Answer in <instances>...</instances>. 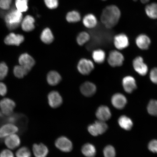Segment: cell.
<instances>
[{"instance_id":"obj_1","label":"cell","mask_w":157,"mask_h":157,"mask_svg":"<svg viewBox=\"0 0 157 157\" xmlns=\"http://www.w3.org/2000/svg\"><path fill=\"white\" fill-rule=\"evenodd\" d=\"M121 15L120 10L117 6H108L104 9L102 12L101 21L106 28L112 29L119 22Z\"/></svg>"},{"instance_id":"obj_2","label":"cell","mask_w":157,"mask_h":157,"mask_svg":"<svg viewBox=\"0 0 157 157\" xmlns=\"http://www.w3.org/2000/svg\"><path fill=\"white\" fill-rule=\"evenodd\" d=\"M23 20L22 13L17 9L12 10L7 13L5 21L8 28L13 30L17 29Z\"/></svg>"},{"instance_id":"obj_3","label":"cell","mask_w":157,"mask_h":157,"mask_svg":"<svg viewBox=\"0 0 157 157\" xmlns=\"http://www.w3.org/2000/svg\"><path fill=\"white\" fill-rule=\"evenodd\" d=\"M124 60V56L118 51L113 50L109 52L108 58V62L112 67H117L122 66Z\"/></svg>"},{"instance_id":"obj_4","label":"cell","mask_w":157,"mask_h":157,"mask_svg":"<svg viewBox=\"0 0 157 157\" xmlns=\"http://www.w3.org/2000/svg\"><path fill=\"white\" fill-rule=\"evenodd\" d=\"M94 68V65L93 62L88 59H82L78 64V71L83 75H88L93 71Z\"/></svg>"},{"instance_id":"obj_5","label":"cell","mask_w":157,"mask_h":157,"mask_svg":"<svg viewBox=\"0 0 157 157\" xmlns=\"http://www.w3.org/2000/svg\"><path fill=\"white\" fill-rule=\"evenodd\" d=\"M133 68L139 75L144 76L148 72V67L144 62L142 57L138 56L133 59L132 62Z\"/></svg>"},{"instance_id":"obj_6","label":"cell","mask_w":157,"mask_h":157,"mask_svg":"<svg viewBox=\"0 0 157 157\" xmlns=\"http://www.w3.org/2000/svg\"><path fill=\"white\" fill-rule=\"evenodd\" d=\"M15 105L14 101L9 98H4L0 101V109L1 112L6 116H10L12 114Z\"/></svg>"},{"instance_id":"obj_7","label":"cell","mask_w":157,"mask_h":157,"mask_svg":"<svg viewBox=\"0 0 157 157\" xmlns=\"http://www.w3.org/2000/svg\"><path fill=\"white\" fill-rule=\"evenodd\" d=\"M114 45L118 50H123L126 48L129 45L128 37L124 33H121L116 35L113 39Z\"/></svg>"},{"instance_id":"obj_8","label":"cell","mask_w":157,"mask_h":157,"mask_svg":"<svg viewBox=\"0 0 157 157\" xmlns=\"http://www.w3.org/2000/svg\"><path fill=\"white\" fill-rule=\"evenodd\" d=\"M55 145L59 150L66 152L71 151L73 147L71 141L65 136L59 137L56 140Z\"/></svg>"},{"instance_id":"obj_9","label":"cell","mask_w":157,"mask_h":157,"mask_svg":"<svg viewBox=\"0 0 157 157\" xmlns=\"http://www.w3.org/2000/svg\"><path fill=\"white\" fill-rule=\"evenodd\" d=\"M122 85L124 91L128 94L132 93L137 87L136 80L131 76H125L122 80Z\"/></svg>"},{"instance_id":"obj_10","label":"cell","mask_w":157,"mask_h":157,"mask_svg":"<svg viewBox=\"0 0 157 157\" xmlns=\"http://www.w3.org/2000/svg\"><path fill=\"white\" fill-rule=\"evenodd\" d=\"M111 102L116 109H123L126 105L127 103V98L123 94L117 93L114 94L111 98Z\"/></svg>"},{"instance_id":"obj_11","label":"cell","mask_w":157,"mask_h":157,"mask_svg":"<svg viewBox=\"0 0 157 157\" xmlns=\"http://www.w3.org/2000/svg\"><path fill=\"white\" fill-rule=\"evenodd\" d=\"M48 100L50 106L55 109L60 107L63 103L62 96L56 91H52L49 93Z\"/></svg>"},{"instance_id":"obj_12","label":"cell","mask_w":157,"mask_h":157,"mask_svg":"<svg viewBox=\"0 0 157 157\" xmlns=\"http://www.w3.org/2000/svg\"><path fill=\"white\" fill-rule=\"evenodd\" d=\"M97 88L95 84L90 82H86L80 87V91L84 96L90 97L93 96L97 92Z\"/></svg>"},{"instance_id":"obj_13","label":"cell","mask_w":157,"mask_h":157,"mask_svg":"<svg viewBox=\"0 0 157 157\" xmlns=\"http://www.w3.org/2000/svg\"><path fill=\"white\" fill-rule=\"evenodd\" d=\"M18 128L13 124H7L0 128V139H3L18 132Z\"/></svg>"},{"instance_id":"obj_14","label":"cell","mask_w":157,"mask_h":157,"mask_svg":"<svg viewBox=\"0 0 157 157\" xmlns=\"http://www.w3.org/2000/svg\"><path fill=\"white\" fill-rule=\"evenodd\" d=\"M19 62L20 65L27 68L30 71L35 63L34 59L27 53L21 55L19 58Z\"/></svg>"},{"instance_id":"obj_15","label":"cell","mask_w":157,"mask_h":157,"mask_svg":"<svg viewBox=\"0 0 157 157\" xmlns=\"http://www.w3.org/2000/svg\"><path fill=\"white\" fill-rule=\"evenodd\" d=\"M96 116L99 121H108L111 117L110 109L106 105L100 106L96 111Z\"/></svg>"},{"instance_id":"obj_16","label":"cell","mask_w":157,"mask_h":157,"mask_svg":"<svg viewBox=\"0 0 157 157\" xmlns=\"http://www.w3.org/2000/svg\"><path fill=\"white\" fill-rule=\"evenodd\" d=\"M137 46L142 50L148 49L151 44V40L148 36L145 34L139 35L135 40Z\"/></svg>"},{"instance_id":"obj_17","label":"cell","mask_w":157,"mask_h":157,"mask_svg":"<svg viewBox=\"0 0 157 157\" xmlns=\"http://www.w3.org/2000/svg\"><path fill=\"white\" fill-rule=\"evenodd\" d=\"M24 39L22 35L11 33L6 37L5 42L7 45L18 46L24 41Z\"/></svg>"},{"instance_id":"obj_18","label":"cell","mask_w":157,"mask_h":157,"mask_svg":"<svg viewBox=\"0 0 157 157\" xmlns=\"http://www.w3.org/2000/svg\"><path fill=\"white\" fill-rule=\"evenodd\" d=\"M21 141L18 135L13 134L7 136L5 140L6 146L11 150H14L21 144Z\"/></svg>"},{"instance_id":"obj_19","label":"cell","mask_w":157,"mask_h":157,"mask_svg":"<svg viewBox=\"0 0 157 157\" xmlns=\"http://www.w3.org/2000/svg\"><path fill=\"white\" fill-rule=\"evenodd\" d=\"M35 20L34 17L28 15L23 19L21 23V28L25 32H30L35 29Z\"/></svg>"},{"instance_id":"obj_20","label":"cell","mask_w":157,"mask_h":157,"mask_svg":"<svg viewBox=\"0 0 157 157\" xmlns=\"http://www.w3.org/2000/svg\"><path fill=\"white\" fill-rule=\"evenodd\" d=\"M33 151L35 157H46L48 153V147L42 143L33 145Z\"/></svg>"},{"instance_id":"obj_21","label":"cell","mask_w":157,"mask_h":157,"mask_svg":"<svg viewBox=\"0 0 157 157\" xmlns=\"http://www.w3.org/2000/svg\"><path fill=\"white\" fill-rule=\"evenodd\" d=\"M62 77L58 72L55 71L49 72L47 76V80L49 85L55 86L58 85L61 81Z\"/></svg>"},{"instance_id":"obj_22","label":"cell","mask_w":157,"mask_h":157,"mask_svg":"<svg viewBox=\"0 0 157 157\" xmlns=\"http://www.w3.org/2000/svg\"><path fill=\"white\" fill-rule=\"evenodd\" d=\"M83 24L88 29H93L97 26L98 20L95 15L89 13L85 16L83 19Z\"/></svg>"},{"instance_id":"obj_23","label":"cell","mask_w":157,"mask_h":157,"mask_svg":"<svg viewBox=\"0 0 157 157\" xmlns=\"http://www.w3.org/2000/svg\"><path fill=\"white\" fill-rule=\"evenodd\" d=\"M40 38L41 41L46 44H52L54 40V36L52 31L48 28H45L43 30Z\"/></svg>"},{"instance_id":"obj_24","label":"cell","mask_w":157,"mask_h":157,"mask_svg":"<svg viewBox=\"0 0 157 157\" xmlns=\"http://www.w3.org/2000/svg\"><path fill=\"white\" fill-rule=\"evenodd\" d=\"M145 12L149 18L153 19H157V3H152L146 6Z\"/></svg>"},{"instance_id":"obj_25","label":"cell","mask_w":157,"mask_h":157,"mask_svg":"<svg viewBox=\"0 0 157 157\" xmlns=\"http://www.w3.org/2000/svg\"><path fill=\"white\" fill-rule=\"evenodd\" d=\"M118 123L121 128L126 130H130L133 125L132 120L125 115L121 116L119 118Z\"/></svg>"},{"instance_id":"obj_26","label":"cell","mask_w":157,"mask_h":157,"mask_svg":"<svg viewBox=\"0 0 157 157\" xmlns=\"http://www.w3.org/2000/svg\"><path fill=\"white\" fill-rule=\"evenodd\" d=\"M92 57L96 63L101 64L105 61L106 54L105 51L101 49L94 50L92 54Z\"/></svg>"},{"instance_id":"obj_27","label":"cell","mask_w":157,"mask_h":157,"mask_svg":"<svg viewBox=\"0 0 157 157\" xmlns=\"http://www.w3.org/2000/svg\"><path fill=\"white\" fill-rule=\"evenodd\" d=\"M82 152L86 157H94L96 154L95 147L90 143H87L83 145L82 147Z\"/></svg>"},{"instance_id":"obj_28","label":"cell","mask_w":157,"mask_h":157,"mask_svg":"<svg viewBox=\"0 0 157 157\" xmlns=\"http://www.w3.org/2000/svg\"><path fill=\"white\" fill-rule=\"evenodd\" d=\"M30 71L21 65L16 66L13 68V72L17 78H21L26 75Z\"/></svg>"},{"instance_id":"obj_29","label":"cell","mask_w":157,"mask_h":157,"mask_svg":"<svg viewBox=\"0 0 157 157\" xmlns=\"http://www.w3.org/2000/svg\"><path fill=\"white\" fill-rule=\"evenodd\" d=\"M66 20L69 23L78 22L81 20V16L78 12L72 11L68 12L66 16Z\"/></svg>"},{"instance_id":"obj_30","label":"cell","mask_w":157,"mask_h":157,"mask_svg":"<svg viewBox=\"0 0 157 157\" xmlns=\"http://www.w3.org/2000/svg\"><path fill=\"white\" fill-rule=\"evenodd\" d=\"M29 0H15V4L17 10L20 12H25L28 10Z\"/></svg>"},{"instance_id":"obj_31","label":"cell","mask_w":157,"mask_h":157,"mask_svg":"<svg viewBox=\"0 0 157 157\" xmlns=\"http://www.w3.org/2000/svg\"><path fill=\"white\" fill-rule=\"evenodd\" d=\"M90 35L85 31L79 33L76 38V41L80 46H83L90 40Z\"/></svg>"},{"instance_id":"obj_32","label":"cell","mask_w":157,"mask_h":157,"mask_svg":"<svg viewBox=\"0 0 157 157\" xmlns=\"http://www.w3.org/2000/svg\"><path fill=\"white\" fill-rule=\"evenodd\" d=\"M147 111L151 115L157 117V101L152 99L149 101L147 107Z\"/></svg>"},{"instance_id":"obj_33","label":"cell","mask_w":157,"mask_h":157,"mask_svg":"<svg viewBox=\"0 0 157 157\" xmlns=\"http://www.w3.org/2000/svg\"><path fill=\"white\" fill-rule=\"evenodd\" d=\"M94 124L99 135L103 134L107 131L108 126L105 121H97Z\"/></svg>"},{"instance_id":"obj_34","label":"cell","mask_w":157,"mask_h":157,"mask_svg":"<svg viewBox=\"0 0 157 157\" xmlns=\"http://www.w3.org/2000/svg\"><path fill=\"white\" fill-rule=\"evenodd\" d=\"M16 156L17 157H31V153L28 148L23 147L17 151Z\"/></svg>"},{"instance_id":"obj_35","label":"cell","mask_w":157,"mask_h":157,"mask_svg":"<svg viewBox=\"0 0 157 157\" xmlns=\"http://www.w3.org/2000/svg\"><path fill=\"white\" fill-rule=\"evenodd\" d=\"M103 154L105 157H115V150L114 147L110 145L108 146L104 149Z\"/></svg>"},{"instance_id":"obj_36","label":"cell","mask_w":157,"mask_h":157,"mask_svg":"<svg viewBox=\"0 0 157 157\" xmlns=\"http://www.w3.org/2000/svg\"><path fill=\"white\" fill-rule=\"evenodd\" d=\"M9 68L6 64L4 62L0 63V80L5 78L8 73Z\"/></svg>"},{"instance_id":"obj_37","label":"cell","mask_w":157,"mask_h":157,"mask_svg":"<svg viewBox=\"0 0 157 157\" xmlns=\"http://www.w3.org/2000/svg\"><path fill=\"white\" fill-rule=\"evenodd\" d=\"M45 4L50 9L57 8L59 5V0H44Z\"/></svg>"},{"instance_id":"obj_38","label":"cell","mask_w":157,"mask_h":157,"mask_svg":"<svg viewBox=\"0 0 157 157\" xmlns=\"http://www.w3.org/2000/svg\"><path fill=\"white\" fill-rule=\"evenodd\" d=\"M150 78L153 83L157 84V67L153 68L150 72Z\"/></svg>"},{"instance_id":"obj_39","label":"cell","mask_w":157,"mask_h":157,"mask_svg":"<svg viewBox=\"0 0 157 157\" xmlns=\"http://www.w3.org/2000/svg\"><path fill=\"white\" fill-rule=\"evenodd\" d=\"M12 0H0V8L3 10L10 9Z\"/></svg>"},{"instance_id":"obj_40","label":"cell","mask_w":157,"mask_h":157,"mask_svg":"<svg viewBox=\"0 0 157 157\" xmlns=\"http://www.w3.org/2000/svg\"><path fill=\"white\" fill-rule=\"evenodd\" d=\"M148 148L151 151L157 153V140L151 141L149 143Z\"/></svg>"},{"instance_id":"obj_41","label":"cell","mask_w":157,"mask_h":157,"mask_svg":"<svg viewBox=\"0 0 157 157\" xmlns=\"http://www.w3.org/2000/svg\"><path fill=\"white\" fill-rule=\"evenodd\" d=\"M0 157H14V156L11 151L4 149L0 152Z\"/></svg>"},{"instance_id":"obj_42","label":"cell","mask_w":157,"mask_h":157,"mask_svg":"<svg viewBox=\"0 0 157 157\" xmlns=\"http://www.w3.org/2000/svg\"><path fill=\"white\" fill-rule=\"evenodd\" d=\"M88 130L89 132L92 135L94 136H97L99 135L96 130V128L94 123L93 124H90L88 126Z\"/></svg>"},{"instance_id":"obj_43","label":"cell","mask_w":157,"mask_h":157,"mask_svg":"<svg viewBox=\"0 0 157 157\" xmlns=\"http://www.w3.org/2000/svg\"><path fill=\"white\" fill-rule=\"evenodd\" d=\"M7 92V88L3 82H0V96H4L6 95Z\"/></svg>"},{"instance_id":"obj_44","label":"cell","mask_w":157,"mask_h":157,"mask_svg":"<svg viewBox=\"0 0 157 157\" xmlns=\"http://www.w3.org/2000/svg\"><path fill=\"white\" fill-rule=\"evenodd\" d=\"M140 1L143 4L148 3L150 1V0H140Z\"/></svg>"},{"instance_id":"obj_45","label":"cell","mask_w":157,"mask_h":157,"mask_svg":"<svg viewBox=\"0 0 157 157\" xmlns=\"http://www.w3.org/2000/svg\"><path fill=\"white\" fill-rule=\"evenodd\" d=\"M2 113L1 111H0V117H2Z\"/></svg>"},{"instance_id":"obj_46","label":"cell","mask_w":157,"mask_h":157,"mask_svg":"<svg viewBox=\"0 0 157 157\" xmlns=\"http://www.w3.org/2000/svg\"><path fill=\"white\" fill-rule=\"evenodd\" d=\"M133 1H138V0H133Z\"/></svg>"},{"instance_id":"obj_47","label":"cell","mask_w":157,"mask_h":157,"mask_svg":"<svg viewBox=\"0 0 157 157\" xmlns=\"http://www.w3.org/2000/svg\"><path fill=\"white\" fill-rule=\"evenodd\" d=\"M102 1H106V0H102Z\"/></svg>"}]
</instances>
